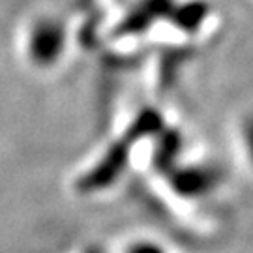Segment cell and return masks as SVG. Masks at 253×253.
I'll list each match as a JSON object with an SVG mask.
<instances>
[{"label":"cell","instance_id":"2","mask_svg":"<svg viewBox=\"0 0 253 253\" xmlns=\"http://www.w3.org/2000/svg\"><path fill=\"white\" fill-rule=\"evenodd\" d=\"M133 253H162V252H158V250L152 248V246H145V248H139V250Z\"/></svg>","mask_w":253,"mask_h":253},{"label":"cell","instance_id":"1","mask_svg":"<svg viewBox=\"0 0 253 253\" xmlns=\"http://www.w3.org/2000/svg\"><path fill=\"white\" fill-rule=\"evenodd\" d=\"M60 30L53 25H40L32 36V53L38 60H49L60 49Z\"/></svg>","mask_w":253,"mask_h":253}]
</instances>
